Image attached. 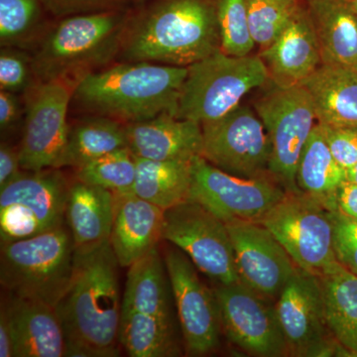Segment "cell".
Here are the masks:
<instances>
[{
  "instance_id": "6da1fadb",
  "label": "cell",
  "mask_w": 357,
  "mask_h": 357,
  "mask_svg": "<svg viewBox=\"0 0 357 357\" xmlns=\"http://www.w3.org/2000/svg\"><path fill=\"white\" fill-rule=\"evenodd\" d=\"M119 266L110 243L76 253L69 288L56 306L67 340L66 356H119L122 304Z\"/></svg>"
},
{
  "instance_id": "e575fe53",
  "label": "cell",
  "mask_w": 357,
  "mask_h": 357,
  "mask_svg": "<svg viewBox=\"0 0 357 357\" xmlns=\"http://www.w3.org/2000/svg\"><path fill=\"white\" fill-rule=\"evenodd\" d=\"M32 63L21 52L2 49L0 54V86L2 91L17 93L29 86Z\"/></svg>"
},
{
  "instance_id": "277c9868",
  "label": "cell",
  "mask_w": 357,
  "mask_h": 357,
  "mask_svg": "<svg viewBox=\"0 0 357 357\" xmlns=\"http://www.w3.org/2000/svg\"><path fill=\"white\" fill-rule=\"evenodd\" d=\"M76 248L67 223L28 238L1 243L0 282L10 295L56 307L69 288Z\"/></svg>"
},
{
  "instance_id": "4316f807",
  "label": "cell",
  "mask_w": 357,
  "mask_h": 357,
  "mask_svg": "<svg viewBox=\"0 0 357 357\" xmlns=\"http://www.w3.org/2000/svg\"><path fill=\"white\" fill-rule=\"evenodd\" d=\"M345 181L347 171L333 158L318 122L312 129L298 163L296 173L298 189L317 199L328 210L337 211V192Z\"/></svg>"
},
{
  "instance_id": "7c38bea8",
  "label": "cell",
  "mask_w": 357,
  "mask_h": 357,
  "mask_svg": "<svg viewBox=\"0 0 357 357\" xmlns=\"http://www.w3.org/2000/svg\"><path fill=\"white\" fill-rule=\"evenodd\" d=\"M286 192L273 178L237 177L202 156L192 160L190 199L202 204L223 222H260Z\"/></svg>"
},
{
  "instance_id": "83f0119b",
  "label": "cell",
  "mask_w": 357,
  "mask_h": 357,
  "mask_svg": "<svg viewBox=\"0 0 357 357\" xmlns=\"http://www.w3.org/2000/svg\"><path fill=\"white\" fill-rule=\"evenodd\" d=\"M132 192L166 211L190 199L192 161H158L135 157Z\"/></svg>"
},
{
  "instance_id": "4dcf8cb0",
  "label": "cell",
  "mask_w": 357,
  "mask_h": 357,
  "mask_svg": "<svg viewBox=\"0 0 357 357\" xmlns=\"http://www.w3.org/2000/svg\"><path fill=\"white\" fill-rule=\"evenodd\" d=\"M136 176L135 156L128 147L116 150L77 169V178L115 195L132 192Z\"/></svg>"
},
{
  "instance_id": "74e56055",
  "label": "cell",
  "mask_w": 357,
  "mask_h": 357,
  "mask_svg": "<svg viewBox=\"0 0 357 357\" xmlns=\"http://www.w3.org/2000/svg\"><path fill=\"white\" fill-rule=\"evenodd\" d=\"M56 16L102 13L121 0H39Z\"/></svg>"
},
{
  "instance_id": "7bdbcfd3",
  "label": "cell",
  "mask_w": 357,
  "mask_h": 357,
  "mask_svg": "<svg viewBox=\"0 0 357 357\" xmlns=\"http://www.w3.org/2000/svg\"><path fill=\"white\" fill-rule=\"evenodd\" d=\"M347 181L357 184V162L351 168L347 170Z\"/></svg>"
},
{
  "instance_id": "cb8c5ba5",
  "label": "cell",
  "mask_w": 357,
  "mask_h": 357,
  "mask_svg": "<svg viewBox=\"0 0 357 357\" xmlns=\"http://www.w3.org/2000/svg\"><path fill=\"white\" fill-rule=\"evenodd\" d=\"M310 16L321 50V64L357 69V13L340 0H310Z\"/></svg>"
},
{
  "instance_id": "f35d334b",
  "label": "cell",
  "mask_w": 357,
  "mask_h": 357,
  "mask_svg": "<svg viewBox=\"0 0 357 357\" xmlns=\"http://www.w3.org/2000/svg\"><path fill=\"white\" fill-rule=\"evenodd\" d=\"M23 170L21 167L20 150L14 149L6 143L0 146V190L16 180Z\"/></svg>"
},
{
  "instance_id": "8992f818",
  "label": "cell",
  "mask_w": 357,
  "mask_h": 357,
  "mask_svg": "<svg viewBox=\"0 0 357 357\" xmlns=\"http://www.w3.org/2000/svg\"><path fill=\"white\" fill-rule=\"evenodd\" d=\"M188 68L176 116L201 126L225 116L246 93L270 81L259 56L236 57L220 50Z\"/></svg>"
},
{
  "instance_id": "2e32d148",
  "label": "cell",
  "mask_w": 357,
  "mask_h": 357,
  "mask_svg": "<svg viewBox=\"0 0 357 357\" xmlns=\"http://www.w3.org/2000/svg\"><path fill=\"white\" fill-rule=\"evenodd\" d=\"M72 98L64 79L42 82L33 91L18 149L23 170L58 169L70 132L67 114Z\"/></svg>"
},
{
  "instance_id": "30bf717a",
  "label": "cell",
  "mask_w": 357,
  "mask_h": 357,
  "mask_svg": "<svg viewBox=\"0 0 357 357\" xmlns=\"http://www.w3.org/2000/svg\"><path fill=\"white\" fill-rule=\"evenodd\" d=\"M162 239L218 284L241 282L227 225L197 202L188 199L165 211Z\"/></svg>"
},
{
  "instance_id": "d6986e66",
  "label": "cell",
  "mask_w": 357,
  "mask_h": 357,
  "mask_svg": "<svg viewBox=\"0 0 357 357\" xmlns=\"http://www.w3.org/2000/svg\"><path fill=\"white\" fill-rule=\"evenodd\" d=\"M258 56L274 86H297L311 76L321 65V56L309 11L301 7L276 41Z\"/></svg>"
},
{
  "instance_id": "5bb4252c",
  "label": "cell",
  "mask_w": 357,
  "mask_h": 357,
  "mask_svg": "<svg viewBox=\"0 0 357 357\" xmlns=\"http://www.w3.org/2000/svg\"><path fill=\"white\" fill-rule=\"evenodd\" d=\"M164 260L185 349L190 356H206L218 349L222 331L215 292L201 281L194 263L181 249L169 248Z\"/></svg>"
},
{
  "instance_id": "ee69618b",
  "label": "cell",
  "mask_w": 357,
  "mask_h": 357,
  "mask_svg": "<svg viewBox=\"0 0 357 357\" xmlns=\"http://www.w3.org/2000/svg\"><path fill=\"white\" fill-rule=\"evenodd\" d=\"M349 4H351L354 10L357 13V0H351V1H349Z\"/></svg>"
},
{
  "instance_id": "7a4b0ae2",
  "label": "cell",
  "mask_w": 357,
  "mask_h": 357,
  "mask_svg": "<svg viewBox=\"0 0 357 357\" xmlns=\"http://www.w3.org/2000/svg\"><path fill=\"white\" fill-rule=\"evenodd\" d=\"M188 67L130 62L81 77L73 98L86 109L128 123L176 115Z\"/></svg>"
},
{
  "instance_id": "d6a6232c",
  "label": "cell",
  "mask_w": 357,
  "mask_h": 357,
  "mask_svg": "<svg viewBox=\"0 0 357 357\" xmlns=\"http://www.w3.org/2000/svg\"><path fill=\"white\" fill-rule=\"evenodd\" d=\"M220 50L236 57L250 55L256 46L249 28L246 0H218Z\"/></svg>"
},
{
  "instance_id": "ab89813d",
  "label": "cell",
  "mask_w": 357,
  "mask_h": 357,
  "mask_svg": "<svg viewBox=\"0 0 357 357\" xmlns=\"http://www.w3.org/2000/svg\"><path fill=\"white\" fill-rule=\"evenodd\" d=\"M20 117V103L15 93L0 91V128L2 132L11 130Z\"/></svg>"
},
{
  "instance_id": "60d3db41",
  "label": "cell",
  "mask_w": 357,
  "mask_h": 357,
  "mask_svg": "<svg viewBox=\"0 0 357 357\" xmlns=\"http://www.w3.org/2000/svg\"><path fill=\"white\" fill-rule=\"evenodd\" d=\"M337 210L345 217L357 220V184L345 181L338 189Z\"/></svg>"
},
{
  "instance_id": "ffe728a7",
  "label": "cell",
  "mask_w": 357,
  "mask_h": 357,
  "mask_svg": "<svg viewBox=\"0 0 357 357\" xmlns=\"http://www.w3.org/2000/svg\"><path fill=\"white\" fill-rule=\"evenodd\" d=\"M13 335L15 357H63L64 326L56 307L10 295L2 305Z\"/></svg>"
},
{
  "instance_id": "f6af8a7d",
  "label": "cell",
  "mask_w": 357,
  "mask_h": 357,
  "mask_svg": "<svg viewBox=\"0 0 357 357\" xmlns=\"http://www.w3.org/2000/svg\"><path fill=\"white\" fill-rule=\"evenodd\" d=\"M340 1L347 2V3H349V1H351V0H340Z\"/></svg>"
},
{
  "instance_id": "8fae6325",
  "label": "cell",
  "mask_w": 357,
  "mask_h": 357,
  "mask_svg": "<svg viewBox=\"0 0 357 357\" xmlns=\"http://www.w3.org/2000/svg\"><path fill=\"white\" fill-rule=\"evenodd\" d=\"M202 157L213 166L237 177L273 178L271 141L255 109L241 103L217 121L202 124Z\"/></svg>"
},
{
  "instance_id": "b9f144b4",
  "label": "cell",
  "mask_w": 357,
  "mask_h": 357,
  "mask_svg": "<svg viewBox=\"0 0 357 357\" xmlns=\"http://www.w3.org/2000/svg\"><path fill=\"white\" fill-rule=\"evenodd\" d=\"M0 357H15L14 344L6 312H0Z\"/></svg>"
},
{
  "instance_id": "d590c367",
  "label": "cell",
  "mask_w": 357,
  "mask_h": 357,
  "mask_svg": "<svg viewBox=\"0 0 357 357\" xmlns=\"http://www.w3.org/2000/svg\"><path fill=\"white\" fill-rule=\"evenodd\" d=\"M333 249L337 262L357 274V220L338 211L333 215Z\"/></svg>"
},
{
  "instance_id": "9a60e30c",
  "label": "cell",
  "mask_w": 357,
  "mask_h": 357,
  "mask_svg": "<svg viewBox=\"0 0 357 357\" xmlns=\"http://www.w3.org/2000/svg\"><path fill=\"white\" fill-rule=\"evenodd\" d=\"M213 292L222 330L234 344L251 356H289L276 307L271 306L266 298L243 282L229 285L220 284Z\"/></svg>"
},
{
  "instance_id": "5b68a950",
  "label": "cell",
  "mask_w": 357,
  "mask_h": 357,
  "mask_svg": "<svg viewBox=\"0 0 357 357\" xmlns=\"http://www.w3.org/2000/svg\"><path fill=\"white\" fill-rule=\"evenodd\" d=\"M126 32V20L114 11L69 16L45 37L33 73L48 82L102 65L121 48Z\"/></svg>"
},
{
  "instance_id": "1f68e13d",
  "label": "cell",
  "mask_w": 357,
  "mask_h": 357,
  "mask_svg": "<svg viewBox=\"0 0 357 357\" xmlns=\"http://www.w3.org/2000/svg\"><path fill=\"white\" fill-rule=\"evenodd\" d=\"M251 36L260 51L280 36L296 13L299 0H246Z\"/></svg>"
},
{
  "instance_id": "603a6c76",
  "label": "cell",
  "mask_w": 357,
  "mask_h": 357,
  "mask_svg": "<svg viewBox=\"0 0 357 357\" xmlns=\"http://www.w3.org/2000/svg\"><path fill=\"white\" fill-rule=\"evenodd\" d=\"M319 124L357 128V69L321 64L302 84Z\"/></svg>"
},
{
  "instance_id": "52a82bcc",
  "label": "cell",
  "mask_w": 357,
  "mask_h": 357,
  "mask_svg": "<svg viewBox=\"0 0 357 357\" xmlns=\"http://www.w3.org/2000/svg\"><path fill=\"white\" fill-rule=\"evenodd\" d=\"M335 213L304 192H287L260 222L298 267L321 276L338 263L333 249Z\"/></svg>"
},
{
  "instance_id": "3957f363",
  "label": "cell",
  "mask_w": 357,
  "mask_h": 357,
  "mask_svg": "<svg viewBox=\"0 0 357 357\" xmlns=\"http://www.w3.org/2000/svg\"><path fill=\"white\" fill-rule=\"evenodd\" d=\"M129 62L189 67L220 51L217 7L208 0H167L126 30Z\"/></svg>"
},
{
  "instance_id": "f1b7e54d",
  "label": "cell",
  "mask_w": 357,
  "mask_h": 357,
  "mask_svg": "<svg viewBox=\"0 0 357 357\" xmlns=\"http://www.w3.org/2000/svg\"><path fill=\"white\" fill-rule=\"evenodd\" d=\"M128 147L126 126L107 116L93 117L70 129L58 169L86 165L93 160Z\"/></svg>"
},
{
  "instance_id": "d4e9b609",
  "label": "cell",
  "mask_w": 357,
  "mask_h": 357,
  "mask_svg": "<svg viewBox=\"0 0 357 357\" xmlns=\"http://www.w3.org/2000/svg\"><path fill=\"white\" fill-rule=\"evenodd\" d=\"M173 301L165 260L156 248L129 267L121 311L173 319Z\"/></svg>"
},
{
  "instance_id": "836d02e7",
  "label": "cell",
  "mask_w": 357,
  "mask_h": 357,
  "mask_svg": "<svg viewBox=\"0 0 357 357\" xmlns=\"http://www.w3.org/2000/svg\"><path fill=\"white\" fill-rule=\"evenodd\" d=\"M40 18L39 0H0V41L6 47L27 41Z\"/></svg>"
},
{
  "instance_id": "7402d4cb",
  "label": "cell",
  "mask_w": 357,
  "mask_h": 357,
  "mask_svg": "<svg viewBox=\"0 0 357 357\" xmlns=\"http://www.w3.org/2000/svg\"><path fill=\"white\" fill-rule=\"evenodd\" d=\"M114 213V192L79 180L70 185L66 223L76 253L83 255L109 243Z\"/></svg>"
},
{
  "instance_id": "f546056e",
  "label": "cell",
  "mask_w": 357,
  "mask_h": 357,
  "mask_svg": "<svg viewBox=\"0 0 357 357\" xmlns=\"http://www.w3.org/2000/svg\"><path fill=\"white\" fill-rule=\"evenodd\" d=\"M119 337L131 357H172L180 354L172 319L121 311Z\"/></svg>"
},
{
  "instance_id": "9c48e42d",
  "label": "cell",
  "mask_w": 357,
  "mask_h": 357,
  "mask_svg": "<svg viewBox=\"0 0 357 357\" xmlns=\"http://www.w3.org/2000/svg\"><path fill=\"white\" fill-rule=\"evenodd\" d=\"M271 141L270 174L287 192H299L296 173L303 149L318 123L302 84L277 86L255 103Z\"/></svg>"
},
{
  "instance_id": "8d00e7d4",
  "label": "cell",
  "mask_w": 357,
  "mask_h": 357,
  "mask_svg": "<svg viewBox=\"0 0 357 357\" xmlns=\"http://www.w3.org/2000/svg\"><path fill=\"white\" fill-rule=\"evenodd\" d=\"M321 126L333 158L345 171L349 170L357 162V128Z\"/></svg>"
},
{
  "instance_id": "ba28073f",
  "label": "cell",
  "mask_w": 357,
  "mask_h": 357,
  "mask_svg": "<svg viewBox=\"0 0 357 357\" xmlns=\"http://www.w3.org/2000/svg\"><path fill=\"white\" fill-rule=\"evenodd\" d=\"M70 185L59 169L22 173L0 190V241L38 236L66 223Z\"/></svg>"
},
{
  "instance_id": "484cf974",
  "label": "cell",
  "mask_w": 357,
  "mask_h": 357,
  "mask_svg": "<svg viewBox=\"0 0 357 357\" xmlns=\"http://www.w3.org/2000/svg\"><path fill=\"white\" fill-rule=\"evenodd\" d=\"M319 278L328 330L342 351L357 356V274L337 263Z\"/></svg>"
},
{
  "instance_id": "4fadbf2b",
  "label": "cell",
  "mask_w": 357,
  "mask_h": 357,
  "mask_svg": "<svg viewBox=\"0 0 357 357\" xmlns=\"http://www.w3.org/2000/svg\"><path fill=\"white\" fill-rule=\"evenodd\" d=\"M275 307L289 356H328L337 351L338 344L326 324L319 276L298 267Z\"/></svg>"
},
{
  "instance_id": "ac0fdd59",
  "label": "cell",
  "mask_w": 357,
  "mask_h": 357,
  "mask_svg": "<svg viewBox=\"0 0 357 357\" xmlns=\"http://www.w3.org/2000/svg\"><path fill=\"white\" fill-rule=\"evenodd\" d=\"M128 148L138 158L158 161H192L202 156L201 124L163 114L126 126Z\"/></svg>"
},
{
  "instance_id": "e0dca14e",
  "label": "cell",
  "mask_w": 357,
  "mask_h": 357,
  "mask_svg": "<svg viewBox=\"0 0 357 357\" xmlns=\"http://www.w3.org/2000/svg\"><path fill=\"white\" fill-rule=\"evenodd\" d=\"M225 225L241 282L266 299H277L297 265L261 222L234 220Z\"/></svg>"
},
{
  "instance_id": "44dd1931",
  "label": "cell",
  "mask_w": 357,
  "mask_h": 357,
  "mask_svg": "<svg viewBox=\"0 0 357 357\" xmlns=\"http://www.w3.org/2000/svg\"><path fill=\"white\" fill-rule=\"evenodd\" d=\"M114 196L109 243L119 266L129 268L157 248L163 234L165 211L133 192Z\"/></svg>"
}]
</instances>
